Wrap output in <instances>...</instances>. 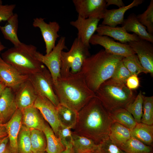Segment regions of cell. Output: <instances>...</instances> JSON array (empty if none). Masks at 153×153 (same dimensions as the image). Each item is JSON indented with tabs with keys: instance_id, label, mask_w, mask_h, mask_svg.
<instances>
[{
	"instance_id": "1",
	"label": "cell",
	"mask_w": 153,
	"mask_h": 153,
	"mask_svg": "<svg viewBox=\"0 0 153 153\" xmlns=\"http://www.w3.org/2000/svg\"><path fill=\"white\" fill-rule=\"evenodd\" d=\"M113 122L110 113L95 97L78 112L73 132L91 139L97 144L109 137Z\"/></svg>"
},
{
	"instance_id": "2",
	"label": "cell",
	"mask_w": 153,
	"mask_h": 153,
	"mask_svg": "<svg viewBox=\"0 0 153 153\" xmlns=\"http://www.w3.org/2000/svg\"><path fill=\"white\" fill-rule=\"evenodd\" d=\"M53 88L60 104L78 112L95 97L81 72L60 77L54 83Z\"/></svg>"
},
{
	"instance_id": "3",
	"label": "cell",
	"mask_w": 153,
	"mask_h": 153,
	"mask_svg": "<svg viewBox=\"0 0 153 153\" xmlns=\"http://www.w3.org/2000/svg\"><path fill=\"white\" fill-rule=\"evenodd\" d=\"M124 57L102 49L88 58L81 72L88 88L95 93L103 83L111 78Z\"/></svg>"
},
{
	"instance_id": "4",
	"label": "cell",
	"mask_w": 153,
	"mask_h": 153,
	"mask_svg": "<svg viewBox=\"0 0 153 153\" xmlns=\"http://www.w3.org/2000/svg\"><path fill=\"white\" fill-rule=\"evenodd\" d=\"M95 94L109 112L118 109H125L135 97L125 84L112 78L103 83Z\"/></svg>"
},
{
	"instance_id": "5",
	"label": "cell",
	"mask_w": 153,
	"mask_h": 153,
	"mask_svg": "<svg viewBox=\"0 0 153 153\" xmlns=\"http://www.w3.org/2000/svg\"><path fill=\"white\" fill-rule=\"evenodd\" d=\"M37 51L35 46L22 42L7 50L2 54L1 57L20 73L29 76L45 67L37 58Z\"/></svg>"
},
{
	"instance_id": "6",
	"label": "cell",
	"mask_w": 153,
	"mask_h": 153,
	"mask_svg": "<svg viewBox=\"0 0 153 153\" xmlns=\"http://www.w3.org/2000/svg\"><path fill=\"white\" fill-rule=\"evenodd\" d=\"M90 48L76 37L69 51H63L61 56V76L65 77L70 74L80 72L84 61L90 56Z\"/></svg>"
},
{
	"instance_id": "7",
	"label": "cell",
	"mask_w": 153,
	"mask_h": 153,
	"mask_svg": "<svg viewBox=\"0 0 153 153\" xmlns=\"http://www.w3.org/2000/svg\"><path fill=\"white\" fill-rule=\"evenodd\" d=\"M37 95L46 97L57 107L60 104L54 91V81L48 70L45 67L40 71L29 76Z\"/></svg>"
},
{
	"instance_id": "8",
	"label": "cell",
	"mask_w": 153,
	"mask_h": 153,
	"mask_svg": "<svg viewBox=\"0 0 153 153\" xmlns=\"http://www.w3.org/2000/svg\"><path fill=\"white\" fill-rule=\"evenodd\" d=\"M65 40V37H61L54 48L48 55H44L38 51L36 54L38 60L45 65L50 71L54 83L61 76V53L63 50L67 49Z\"/></svg>"
},
{
	"instance_id": "9",
	"label": "cell",
	"mask_w": 153,
	"mask_h": 153,
	"mask_svg": "<svg viewBox=\"0 0 153 153\" xmlns=\"http://www.w3.org/2000/svg\"><path fill=\"white\" fill-rule=\"evenodd\" d=\"M72 1L78 16L85 18L103 19L107 10L105 0H73Z\"/></svg>"
},
{
	"instance_id": "10",
	"label": "cell",
	"mask_w": 153,
	"mask_h": 153,
	"mask_svg": "<svg viewBox=\"0 0 153 153\" xmlns=\"http://www.w3.org/2000/svg\"><path fill=\"white\" fill-rule=\"evenodd\" d=\"M90 44L100 45L107 52L124 57L135 54L128 43H122L115 41L109 37L105 35L94 34L90 39Z\"/></svg>"
},
{
	"instance_id": "11",
	"label": "cell",
	"mask_w": 153,
	"mask_h": 153,
	"mask_svg": "<svg viewBox=\"0 0 153 153\" xmlns=\"http://www.w3.org/2000/svg\"><path fill=\"white\" fill-rule=\"evenodd\" d=\"M44 18H36L33 20L32 25L35 27L40 29L45 44L46 55L49 54L55 47V42L59 37L58 33L60 27L56 22L46 23Z\"/></svg>"
},
{
	"instance_id": "12",
	"label": "cell",
	"mask_w": 153,
	"mask_h": 153,
	"mask_svg": "<svg viewBox=\"0 0 153 153\" xmlns=\"http://www.w3.org/2000/svg\"><path fill=\"white\" fill-rule=\"evenodd\" d=\"M34 106L39 110L58 137V131L61 125L58 118L57 107L48 99L40 95L37 96Z\"/></svg>"
},
{
	"instance_id": "13",
	"label": "cell",
	"mask_w": 153,
	"mask_h": 153,
	"mask_svg": "<svg viewBox=\"0 0 153 153\" xmlns=\"http://www.w3.org/2000/svg\"><path fill=\"white\" fill-rule=\"evenodd\" d=\"M135 52L143 67L153 75V44L146 40L139 39L128 43Z\"/></svg>"
},
{
	"instance_id": "14",
	"label": "cell",
	"mask_w": 153,
	"mask_h": 153,
	"mask_svg": "<svg viewBox=\"0 0 153 153\" xmlns=\"http://www.w3.org/2000/svg\"><path fill=\"white\" fill-rule=\"evenodd\" d=\"M100 20L98 18H85L78 16L76 20L71 21L70 24L77 29V37L84 45L90 48V40L96 31Z\"/></svg>"
},
{
	"instance_id": "15",
	"label": "cell",
	"mask_w": 153,
	"mask_h": 153,
	"mask_svg": "<svg viewBox=\"0 0 153 153\" xmlns=\"http://www.w3.org/2000/svg\"><path fill=\"white\" fill-rule=\"evenodd\" d=\"M0 77L7 87L15 91L20 85L29 78L12 65L4 61L0 56Z\"/></svg>"
},
{
	"instance_id": "16",
	"label": "cell",
	"mask_w": 153,
	"mask_h": 153,
	"mask_svg": "<svg viewBox=\"0 0 153 153\" xmlns=\"http://www.w3.org/2000/svg\"><path fill=\"white\" fill-rule=\"evenodd\" d=\"M14 93L17 108L21 111L34 105L38 96L29 78L20 85Z\"/></svg>"
},
{
	"instance_id": "17",
	"label": "cell",
	"mask_w": 153,
	"mask_h": 153,
	"mask_svg": "<svg viewBox=\"0 0 153 153\" xmlns=\"http://www.w3.org/2000/svg\"><path fill=\"white\" fill-rule=\"evenodd\" d=\"M22 111L17 109L11 118L5 123L11 153H18V140L22 126Z\"/></svg>"
},
{
	"instance_id": "18",
	"label": "cell",
	"mask_w": 153,
	"mask_h": 153,
	"mask_svg": "<svg viewBox=\"0 0 153 153\" xmlns=\"http://www.w3.org/2000/svg\"><path fill=\"white\" fill-rule=\"evenodd\" d=\"M17 109L14 92L7 87L0 97V120L4 124L7 122Z\"/></svg>"
},
{
	"instance_id": "19",
	"label": "cell",
	"mask_w": 153,
	"mask_h": 153,
	"mask_svg": "<svg viewBox=\"0 0 153 153\" xmlns=\"http://www.w3.org/2000/svg\"><path fill=\"white\" fill-rule=\"evenodd\" d=\"M96 31L98 35L112 37L122 43H128L140 39L135 34H131L127 32L122 26L111 27L101 24L98 26Z\"/></svg>"
},
{
	"instance_id": "20",
	"label": "cell",
	"mask_w": 153,
	"mask_h": 153,
	"mask_svg": "<svg viewBox=\"0 0 153 153\" xmlns=\"http://www.w3.org/2000/svg\"><path fill=\"white\" fill-rule=\"evenodd\" d=\"M22 125L27 128L43 131L46 125L39 110L34 105L22 110Z\"/></svg>"
},
{
	"instance_id": "21",
	"label": "cell",
	"mask_w": 153,
	"mask_h": 153,
	"mask_svg": "<svg viewBox=\"0 0 153 153\" xmlns=\"http://www.w3.org/2000/svg\"><path fill=\"white\" fill-rule=\"evenodd\" d=\"M144 1L143 0H134L129 5L118 9H107L104 14L101 24L111 27H115L118 25L122 24L126 11L133 7L138 6Z\"/></svg>"
},
{
	"instance_id": "22",
	"label": "cell",
	"mask_w": 153,
	"mask_h": 153,
	"mask_svg": "<svg viewBox=\"0 0 153 153\" xmlns=\"http://www.w3.org/2000/svg\"><path fill=\"white\" fill-rule=\"evenodd\" d=\"M128 32H133L139 38L153 43V35L149 33L146 27L139 21L137 16L134 13L129 14L126 19H124L122 24Z\"/></svg>"
},
{
	"instance_id": "23",
	"label": "cell",
	"mask_w": 153,
	"mask_h": 153,
	"mask_svg": "<svg viewBox=\"0 0 153 153\" xmlns=\"http://www.w3.org/2000/svg\"><path fill=\"white\" fill-rule=\"evenodd\" d=\"M18 15L16 13H14L5 25L0 26V30L4 38L10 41L14 46H18L22 43L18 36Z\"/></svg>"
},
{
	"instance_id": "24",
	"label": "cell",
	"mask_w": 153,
	"mask_h": 153,
	"mask_svg": "<svg viewBox=\"0 0 153 153\" xmlns=\"http://www.w3.org/2000/svg\"><path fill=\"white\" fill-rule=\"evenodd\" d=\"M131 137L130 130L118 122H113L109 137L118 147L126 143Z\"/></svg>"
},
{
	"instance_id": "25",
	"label": "cell",
	"mask_w": 153,
	"mask_h": 153,
	"mask_svg": "<svg viewBox=\"0 0 153 153\" xmlns=\"http://www.w3.org/2000/svg\"><path fill=\"white\" fill-rule=\"evenodd\" d=\"M130 130L132 136L144 144L152 147L153 125H148L141 122L137 123Z\"/></svg>"
},
{
	"instance_id": "26",
	"label": "cell",
	"mask_w": 153,
	"mask_h": 153,
	"mask_svg": "<svg viewBox=\"0 0 153 153\" xmlns=\"http://www.w3.org/2000/svg\"><path fill=\"white\" fill-rule=\"evenodd\" d=\"M57 108L61 125L74 129L77 122L78 112L60 104Z\"/></svg>"
},
{
	"instance_id": "27",
	"label": "cell",
	"mask_w": 153,
	"mask_h": 153,
	"mask_svg": "<svg viewBox=\"0 0 153 153\" xmlns=\"http://www.w3.org/2000/svg\"><path fill=\"white\" fill-rule=\"evenodd\" d=\"M72 145L75 153H84L88 152H94L98 144L86 137L77 134L72 131Z\"/></svg>"
},
{
	"instance_id": "28",
	"label": "cell",
	"mask_w": 153,
	"mask_h": 153,
	"mask_svg": "<svg viewBox=\"0 0 153 153\" xmlns=\"http://www.w3.org/2000/svg\"><path fill=\"white\" fill-rule=\"evenodd\" d=\"M43 131L46 141V152L47 153H61L65 150V147L47 123Z\"/></svg>"
},
{
	"instance_id": "29",
	"label": "cell",
	"mask_w": 153,
	"mask_h": 153,
	"mask_svg": "<svg viewBox=\"0 0 153 153\" xmlns=\"http://www.w3.org/2000/svg\"><path fill=\"white\" fill-rule=\"evenodd\" d=\"M118 147L125 153H153L152 147L144 144L132 136Z\"/></svg>"
},
{
	"instance_id": "30",
	"label": "cell",
	"mask_w": 153,
	"mask_h": 153,
	"mask_svg": "<svg viewBox=\"0 0 153 153\" xmlns=\"http://www.w3.org/2000/svg\"><path fill=\"white\" fill-rule=\"evenodd\" d=\"M110 113L113 121L119 123L130 130L137 123L131 114L125 109H118Z\"/></svg>"
},
{
	"instance_id": "31",
	"label": "cell",
	"mask_w": 153,
	"mask_h": 153,
	"mask_svg": "<svg viewBox=\"0 0 153 153\" xmlns=\"http://www.w3.org/2000/svg\"><path fill=\"white\" fill-rule=\"evenodd\" d=\"M30 129L32 153H44L46 152V141L43 132L35 129Z\"/></svg>"
},
{
	"instance_id": "32",
	"label": "cell",
	"mask_w": 153,
	"mask_h": 153,
	"mask_svg": "<svg viewBox=\"0 0 153 153\" xmlns=\"http://www.w3.org/2000/svg\"><path fill=\"white\" fill-rule=\"evenodd\" d=\"M143 96L142 92L140 91L133 101L125 108L131 114L137 123L141 122L143 114Z\"/></svg>"
},
{
	"instance_id": "33",
	"label": "cell",
	"mask_w": 153,
	"mask_h": 153,
	"mask_svg": "<svg viewBox=\"0 0 153 153\" xmlns=\"http://www.w3.org/2000/svg\"><path fill=\"white\" fill-rule=\"evenodd\" d=\"M18 153H32L30 129L22 125L18 137Z\"/></svg>"
},
{
	"instance_id": "34",
	"label": "cell",
	"mask_w": 153,
	"mask_h": 153,
	"mask_svg": "<svg viewBox=\"0 0 153 153\" xmlns=\"http://www.w3.org/2000/svg\"><path fill=\"white\" fill-rule=\"evenodd\" d=\"M122 61L131 75H138L141 73H148L142 66L135 54L124 57Z\"/></svg>"
},
{
	"instance_id": "35",
	"label": "cell",
	"mask_w": 153,
	"mask_h": 153,
	"mask_svg": "<svg viewBox=\"0 0 153 153\" xmlns=\"http://www.w3.org/2000/svg\"><path fill=\"white\" fill-rule=\"evenodd\" d=\"M141 123L153 125V96L144 95L143 114Z\"/></svg>"
},
{
	"instance_id": "36",
	"label": "cell",
	"mask_w": 153,
	"mask_h": 153,
	"mask_svg": "<svg viewBox=\"0 0 153 153\" xmlns=\"http://www.w3.org/2000/svg\"><path fill=\"white\" fill-rule=\"evenodd\" d=\"M139 22L146 28L150 34H153V0H151L146 10L137 15Z\"/></svg>"
},
{
	"instance_id": "37",
	"label": "cell",
	"mask_w": 153,
	"mask_h": 153,
	"mask_svg": "<svg viewBox=\"0 0 153 153\" xmlns=\"http://www.w3.org/2000/svg\"><path fill=\"white\" fill-rule=\"evenodd\" d=\"M94 153H125L109 137L97 144Z\"/></svg>"
},
{
	"instance_id": "38",
	"label": "cell",
	"mask_w": 153,
	"mask_h": 153,
	"mask_svg": "<svg viewBox=\"0 0 153 153\" xmlns=\"http://www.w3.org/2000/svg\"><path fill=\"white\" fill-rule=\"evenodd\" d=\"M131 75L122 60L118 63L111 78L126 84V80Z\"/></svg>"
},
{
	"instance_id": "39",
	"label": "cell",
	"mask_w": 153,
	"mask_h": 153,
	"mask_svg": "<svg viewBox=\"0 0 153 153\" xmlns=\"http://www.w3.org/2000/svg\"><path fill=\"white\" fill-rule=\"evenodd\" d=\"M58 137L65 147L71 144L72 131L71 129L61 125L58 131Z\"/></svg>"
},
{
	"instance_id": "40",
	"label": "cell",
	"mask_w": 153,
	"mask_h": 153,
	"mask_svg": "<svg viewBox=\"0 0 153 153\" xmlns=\"http://www.w3.org/2000/svg\"><path fill=\"white\" fill-rule=\"evenodd\" d=\"M16 5L15 4L3 5L0 4V23L7 21L13 15V11Z\"/></svg>"
},
{
	"instance_id": "41",
	"label": "cell",
	"mask_w": 153,
	"mask_h": 153,
	"mask_svg": "<svg viewBox=\"0 0 153 153\" xmlns=\"http://www.w3.org/2000/svg\"><path fill=\"white\" fill-rule=\"evenodd\" d=\"M125 84L131 90L138 88L140 85V82L138 75H131L126 80Z\"/></svg>"
},
{
	"instance_id": "42",
	"label": "cell",
	"mask_w": 153,
	"mask_h": 153,
	"mask_svg": "<svg viewBox=\"0 0 153 153\" xmlns=\"http://www.w3.org/2000/svg\"><path fill=\"white\" fill-rule=\"evenodd\" d=\"M9 142L8 135L4 137L0 138V153H4L8 147L7 144Z\"/></svg>"
},
{
	"instance_id": "43",
	"label": "cell",
	"mask_w": 153,
	"mask_h": 153,
	"mask_svg": "<svg viewBox=\"0 0 153 153\" xmlns=\"http://www.w3.org/2000/svg\"><path fill=\"white\" fill-rule=\"evenodd\" d=\"M107 6L110 5H114L120 8L125 6L123 1L122 0H105Z\"/></svg>"
},
{
	"instance_id": "44",
	"label": "cell",
	"mask_w": 153,
	"mask_h": 153,
	"mask_svg": "<svg viewBox=\"0 0 153 153\" xmlns=\"http://www.w3.org/2000/svg\"><path fill=\"white\" fill-rule=\"evenodd\" d=\"M7 136V133L5 124L3 123L0 120V138Z\"/></svg>"
},
{
	"instance_id": "45",
	"label": "cell",
	"mask_w": 153,
	"mask_h": 153,
	"mask_svg": "<svg viewBox=\"0 0 153 153\" xmlns=\"http://www.w3.org/2000/svg\"><path fill=\"white\" fill-rule=\"evenodd\" d=\"M61 153H75L72 144L68 145L65 147V148Z\"/></svg>"
},
{
	"instance_id": "46",
	"label": "cell",
	"mask_w": 153,
	"mask_h": 153,
	"mask_svg": "<svg viewBox=\"0 0 153 153\" xmlns=\"http://www.w3.org/2000/svg\"><path fill=\"white\" fill-rule=\"evenodd\" d=\"M6 87L5 85L2 81H0V97Z\"/></svg>"
},
{
	"instance_id": "47",
	"label": "cell",
	"mask_w": 153,
	"mask_h": 153,
	"mask_svg": "<svg viewBox=\"0 0 153 153\" xmlns=\"http://www.w3.org/2000/svg\"><path fill=\"white\" fill-rule=\"evenodd\" d=\"M5 48H6V47L3 44L0 39V54L1 53V52L4 50Z\"/></svg>"
},
{
	"instance_id": "48",
	"label": "cell",
	"mask_w": 153,
	"mask_h": 153,
	"mask_svg": "<svg viewBox=\"0 0 153 153\" xmlns=\"http://www.w3.org/2000/svg\"><path fill=\"white\" fill-rule=\"evenodd\" d=\"M4 153H11V152L9 149V146H8Z\"/></svg>"
},
{
	"instance_id": "49",
	"label": "cell",
	"mask_w": 153,
	"mask_h": 153,
	"mask_svg": "<svg viewBox=\"0 0 153 153\" xmlns=\"http://www.w3.org/2000/svg\"><path fill=\"white\" fill-rule=\"evenodd\" d=\"M84 153H94V152H84Z\"/></svg>"
},
{
	"instance_id": "50",
	"label": "cell",
	"mask_w": 153,
	"mask_h": 153,
	"mask_svg": "<svg viewBox=\"0 0 153 153\" xmlns=\"http://www.w3.org/2000/svg\"><path fill=\"white\" fill-rule=\"evenodd\" d=\"M0 4H2V1L1 0H0Z\"/></svg>"
},
{
	"instance_id": "51",
	"label": "cell",
	"mask_w": 153,
	"mask_h": 153,
	"mask_svg": "<svg viewBox=\"0 0 153 153\" xmlns=\"http://www.w3.org/2000/svg\"><path fill=\"white\" fill-rule=\"evenodd\" d=\"M2 81V80L0 77V81Z\"/></svg>"
},
{
	"instance_id": "52",
	"label": "cell",
	"mask_w": 153,
	"mask_h": 153,
	"mask_svg": "<svg viewBox=\"0 0 153 153\" xmlns=\"http://www.w3.org/2000/svg\"><path fill=\"white\" fill-rule=\"evenodd\" d=\"M44 153H47L46 152H45Z\"/></svg>"
}]
</instances>
